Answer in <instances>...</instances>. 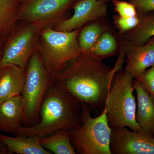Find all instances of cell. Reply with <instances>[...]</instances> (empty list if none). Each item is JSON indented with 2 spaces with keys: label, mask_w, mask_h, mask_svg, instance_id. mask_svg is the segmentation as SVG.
I'll list each match as a JSON object with an SVG mask.
<instances>
[{
  "label": "cell",
  "mask_w": 154,
  "mask_h": 154,
  "mask_svg": "<svg viewBox=\"0 0 154 154\" xmlns=\"http://www.w3.org/2000/svg\"><path fill=\"white\" fill-rule=\"evenodd\" d=\"M1 38V37H0ZM3 50H1V42H0V61H1V59H2V57L3 55Z\"/></svg>",
  "instance_id": "26"
},
{
  "label": "cell",
  "mask_w": 154,
  "mask_h": 154,
  "mask_svg": "<svg viewBox=\"0 0 154 154\" xmlns=\"http://www.w3.org/2000/svg\"><path fill=\"white\" fill-rule=\"evenodd\" d=\"M78 33L79 29L62 31L47 28L42 31L41 57L48 71L53 76L83 53L77 39Z\"/></svg>",
  "instance_id": "6"
},
{
  "label": "cell",
  "mask_w": 154,
  "mask_h": 154,
  "mask_svg": "<svg viewBox=\"0 0 154 154\" xmlns=\"http://www.w3.org/2000/svg\"><path fill=\"white\" fill-rule=\"evenodd\" d=\"M106 4L101 0H81L75 5L73 16L59 24L58 30L72 31L88 22L105 17L107 11Z\"/></svg>",
  "instance_id": "9"
},
{
  "label": "cell",
  "mask_w": 154,
  "mask_h": 154,
  "mask_svg": "<svg viewBox=\"0 0 154 154\" xmlns=\"http://www.w3.org/2000/svg\"><path fill=\"white\" fill-rule=\"evenodd\" d=\"M25 122L24 106L21 95L14 96L0 104V131L14 134Z\"/></svg>",
  "instance_id": "12"
},
{
  "label": "cell",
  "mask_w": 154,
  "mask_h": 154,
  "mask_svg": "<svg viewBox=\"0 0 154 154\" xmlns=\"http://www.w3.org/2000/svg\"><path fill=\"white\" fill-rule=\"evenodd\" d=\"M101 1H102L103 2H104L107 3V2L111 1V0H101Z\"/></svg>",
  "instance_id": "27"
},
{
  "label": "cell",
  "mask_w": 154,
  "mask_h": 154,
  "mask_svg": "<svg viewBox=\"0 0 154 154\" xmlns=\"http://www.w3.org/2000/svg\"><path fill=\"white\" fill-rule=\"evenodd\" d=\"M117 44L115 38L108 32L102 33L90 53L103 59L113 55L116 51Z\"/></svg>",
  "instance_id": "20"
},
{
  "label": "cell",
  "mask_w": 154,
  "mask_h": 154,
  "mask_svg": "<svg viewBox=\"0 0 154 154\" xmlns=\"http://www.w3.org/2000/svg\"><path fill=\"white\" fill-rule=\"evenodd\" d=\"M81 116V124L69 131L76 152L80 154H111L112 129L105 107L99 116L93 117L89 105L82 103Z\"/></svg>",
  "instance_id": "4"
},
{
  "label": "cell",
  "mask_w": 154,
  "mask_h": 154,
  "mask_svg": "<svg viewBox=\"0 0 154 154\" xmlns=\"http://www.w3.org/2000/svg\"><path fill=\"white\" fill-rule=\"evenodd\" d=\"M131 75L126 71L116 73L105 101L108 125L113 128L126 127L133 131L141 128L137 121V102Z\"/></svg>",
  "instance_id": "3"
},
{
  "label": "cell",
  "mask_w": 154,
  "mask_h": 154,
  "mask_svg": "<svg viewBox=\"0 0 154 154\" xmlns=\"http://www.w3.org/2000/svg\"><path fill=\"white\" fill-rule=\"evenodd\" d=\"M138 80L154 100V66L134 78Z\"/></svg>",
  "instance_id": "21"
},
{
  "label": "cell",
  "mask_w": 154,
  "mask_h": 154,
  "mask_svg": "<svg viewBox=\"0 0 154 154\" xmlns=\"http://www.w3.org/2000/svg\"><path fill=\"white\" fill-rule=\"evenodd\" d=\"M54 77L48 71L41 56L32 54L27 66L22 97L25 122L23 126L35 125L39 121V110L47 90L54 82Z\"/></svg>",
  "instance_id": "5"
},
{
  "label": "cell",
  "mask_w": 154,
  "mask_h": 154,
  "mask_svg": "<svg viewBox=\"0 0 154 154\" xmlns=\"http://www.w3.org/2000/svg\"><path fill=\"white\" fill-rule=\"evenodd\" d=\"M8 154L6 146L0 141V154Z\"/></svg>",
  "instance_id": "25"
},
{
  "label": "cell",
  "mask_w": 154,
  "mask_h": 154,
  "mask_svg": "<svg viewBox=\"0 0 154 154\" xmlns=\"http://www.w3.org/2000/svg\"><path fill=\"white\" fill-rule=\"evenodd\" d=\"M125 70L134 79L148 68L154 66V36L143 45L127 42Z\"/></svg>",
  "instance_id": "11"
},
{
  "label": "cell",
  "mask_w": 154,
  "mask_h": 154,
  "mask_svg": "<svg viewBox=\"0 0 154 154\" xmlns=\"http://www.w3.org/2000/svg\"><path fill=\"white\" fill-rule=\"evenodd\" d=\"M73 0H25L20 9L21 18L33 22L50 20L71 5Z\"/></svg>",
  "instance_id": "10"
},
{
  "label": "cell",
  "mask_w": 154,
  "mask_h": 154,
  "mask_svg": "<svg viewBox=\"0 0 154 154\" xmlns=\"http://www.w3.org/2000/svg\"><path fill=\"white\" fill-rule=\"evenodd\" d=\"M111 154H154V138L143 131H131L126 127L112 129Z\"/></svg>",
  "instance_id": "8"
},
{
  "label": "cell",
  "mask_w": 154,
  "mask_h": 154,
  "mask_svg": "<svg viewBox=\"0 0 154 154\" xmlns=\"http://www.w3.org/2000/svg\"><path fill=\"white\" fill-rule=\"evenodd\" d=\"M139 22L138 14L134 17H122L119 16L115 18L116 25L122 33L132 30L137 26Z\"/></svg>",
  "instance_id": "23"
},
{
  "label": "cell",
  "mask_w": 154,
  "mask_h": 154,
  "mask_svg": "<svg viewBox=\"0 0 154 154\" xmlns=\"http://www.w3.org/2000/svg\"><path fill=\"white\" fill-rule=\"evenodd\" d=\"M114 9L119 17H129L137 16V11L131 3L119 0H112Z\"/></svg>",
  "instance_id": "22"
},
{
  "label": "cell",
  "mask_w": 154,
  "mask_h": 154,
  "mask_svg": "<svg viewBox=\"0 0 154 154\" xmlns=\"http://www.w3.org/2000/svg\"><path fill=\"white\" fill-rule=\"evenodd\" d=\"M40 137L36 135L12 137L0 134V141L6 146L8 154H52L42 146Z\"/></svg>",
  "instance_id": "15"
},
{
  "label": "cell",
  "mask_w": 154,
  "mask_h": 154,
  "mask_svg": "<svg viewBox=\"0 0 154 154\" xmlns=\"http://www.w3.org/2000/svg\"><path fill=\"white\" fill-rule=\"evenodd\" d=\"M139 23L127 36L128 43L143 45L154 36V13L138 14Z\"/></svg>",
  "instance_id": "17"
},
{
  "label": "cell",
  "mask_w": 154,
  "mask_h": 154,
  "mask_svg": "<svg viewBox=\"0 0 154 154\" xmlns=\"http://www.w3.org/2000/svg\"><path fill=\"white\" fill-rule=\"evenodd\" d=\"M37 31V26L30 25L11 36L3 49L0 67L13 64L25 69L33 53Z\"/></svg>",
  "instance_id": "7"
},
{
  "label": "cell",
  "mask_w": 154,
  "mask_h": 154,
  "mask_svg": "<svg viewBox=\"0 0 154 154\" xmlns=\"http://www.w3.org/2000/svg\"><path fill=\"white\" fill-rule=\"evenodd\" d=\"M139 14H146L154 11V0H130Z\"/></svg>",
  "instance_id": "24"
},
{
  "label": "cell",
  "mask_w": 154,
  "mask_h": 154,
  "mask_svg": "<svg viewBox=\"0 0 154 154\" xmlns=\"http://www.w3.org/2000/svg\"><path fill=\"white\" fill-rule=\"evenodd\" d=\"M100 24L95 23L85 27L80 34L79 44L83 53H90L103 32Z\"/></svg>",
  "instance_id": "19"
},
{
  "label": "cell",
  "mask_w": 154,
  "mask_h": 154,
  "mask_svg": "<svg viewBox=\"0 0 154 154\" xmlns=\"http://www.w3.org/2000/svg\"><path fill=\"white\" fill-rule=\"evenodd\" d=\"M125 55L122 51L111 68L103 59L91 53H83L56 75L54 81L82 103L94 107L105 105L113 78L121 69Z\"/></svg>",
  "instance_id": "1"
},
{
  "label": "cell",
  "mask_w": 154,
  "mask_h": 154,
  "mask_svg": "<svg viewBox=\"0 0 154 154\" xmlns=\"http://www.w3.org/2000/svg\"><path fill=\"white\" fill-rule=\"evenodd\" d=\"M42 146L55 154H75L76 151L71 140L68 130H59L52 135L40 137Z\"/></svg>",
  "instance_id": "16"
},
{
  "label": "cell",
  "mask_w": 154,
  "mask_h": 154,
  "mask_svg": "<svg viewBox=\"0 0 154 154\" xmlns=\"http://www.w3.org/2000/svg\"><path fill=\"white\" fill-rule=\"evenodd\" d=\"M25 69L15 65L0 67V104L21 95L25 83Z\"/></svg>",
  "instance_id": "14"
},
{
  "label": "cell",
  "mask_w": 154,
  "mask_h": 154,
  "mask_svg": "<svg viewBox=\"0 0 154 154\" xmlns=\"http://www.w3.org/2000/svg\"><path fill=\"white\" fill-rule=\"evenodd\" d=\"M82 107V102L54 81L42 100L39 122L33 126H21L15 134L42 137L59 130H70L81 124Z\"/></svg>",
  "instance_id": "2"
},
{
  "label": "cell",
  "mask_w": 154,
  "mask_h": 154,
  "mask_svg": "<svg viewBox=\"0 0 154 154\" xmlns=\"http://www.w3.org/2000/svg\"><path fill=\"white\" fill-rule=\"evenodd\" d=\"M133 86L137 96V121L143 131L154 138V100L136 79Z\"/></svg>",
  "instance_id": "13"
},
{
  "label": "cell",
  "mask_w": 154,
  "mask_h": 154,
  "mask_svg": "<svg viewBox=\"0 0 154 154\" xmlns=\"http://www.w3.org/2000/svg\"><path fill=\"white\" fill-rule=\"evenodd\" d=\"M17 1H18L19 2L23 3L25 0H17Z\"/></svg>",
  "instance_id": "28"
},
{
  "label": "cell",
  "mask_w": 154,
  "mask_h": 154,
  "mask_svg": "<svg viewBox=\"0 0 154 154\" xmlns=\"http://www.w3.org/2000/svg\"><path fill=\"white\" fill-rule=\"evenodd\" d=\"M20 3L17 0H0V37L8 34L13 27Z\"/></svg>",
  "instance_id": "18"
}]
</instances>
